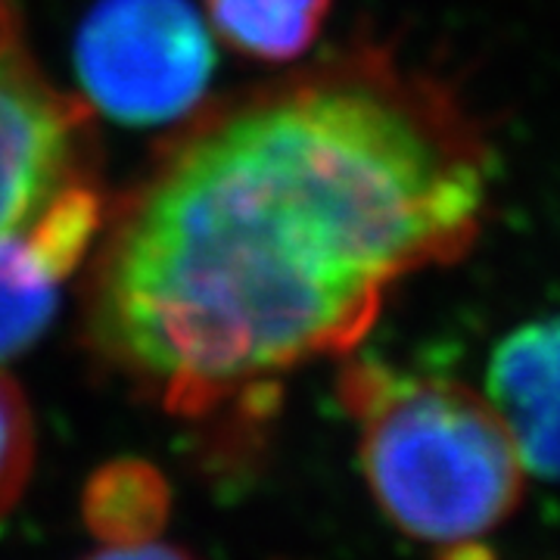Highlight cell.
I'll return each instance as SVG.
<instances>
[{"mask_svg": "<svg viewBox=\"0 0 560 560\" xmlns=\"http://www.w3.org/2000/svg\"><path fill=\"white\" fill-rule=\"evenodd\" d=\"M62 275L25 237L0 234V361L25 352L50 327Z\"/></svg>", "mask_w": 560, "mask_h": 560, "instance_id": "8", "label": "cell"}, {"mask_svg": "<svg viewBox=\"0 0 560 560\" xmlns=\"http://www.w3.org/2000/svg\"><path fill=\"white\" fill-rule=\"evenodd\" d=\"M88 560H197L184 548L160 545V541H140V545H106L103 551L91 555Z\"/></svg>", "mask_w": 560, "mask_h": 560, "instance_id": "10", "label": "cell"}, {"mask_svg": "<svg viewBox=\"0 0 560 560\" xmlns=\"http://www.w3.org/2000/svg\"><path fill=\"white\" fill-rule=\"evenodd\" d=\"M35 460V430L16 383L0 374V517L20 501Z\"/></svg>", "mask_w": 560, "mask_h": 560, "instance_id": "9", "label": "cell"}, {"mask_svg": "<svg viewBox=\"0 0 560 560\" xmlns=\"http://www.w3.org/2000/svg\"><path fill=\"white\" fill-rule=\"evenodd\" d=\"M486 140L448 88L368 50L178 147L103 256L97 349L175 415L352 352L396 280L477 241Z\"/></svg>", "mask_w": 560, "mask_h": 560, "instance_id": "1", "label": "cell"}, {"mask_svg": "<svg viewBox=\"0 0 560 560\" xmlns=\"http://www.w3.org/2000/svg\"><path fill=\"white\" fill-rule=\"evenodd\" d=\"M212 25L243 57L290 62L315 44L330 0H206Z\"/></svg>", "mask_w": 560, "mask_h": 560, "instance_id": "7", "label": "cell"}, {"mask_svg": "<svg viewBox=\"0 0 560 560\" xmlns=\"http://www.w3.org/2000/svg\"><path fill=\"white\" fill-rule=\"evenodd\" d=\"M168 511V482L150 460L138 458L103 464L81 495V514L88 529L106 545L153 541L165 529Z\"/></svg>", "mask_w": 560, "mask_h": 560, "instance_id": "6", "label": "cell"}, {"mask_svg": "<svg viewBox=\"0 0 560 560\" xmlns=\"http://www.w3.org/2000/svg\"><path fill=\"white\" fill-rule=\"evenodd\" d=\"M486 399L526 474L560 482V315L523 324L499 342L486 371Z\"/></svg>", "mask_w": 560, "mask_h": 560, "instance_id": "5", "label": "cell"}, {"mask_svg": "<svg viewBox=\"0 0 560 560\" xmlns=\"http://www.w3.org/2000/svg\"><path fill=\"white\" fill-rule=\"evenodd\" d=\"M84 116L0 40V234L35 219L62 184Z\"/></svg>", "mask_w": 560, "mask_h": 560, "instance_id": "4", "label": "cell"}, {"mask_svg": "<svg viewBox=\"0 0 560 560\" xmlns=\"http://www.w3.org/2000/svg\"><path fill=\"white\" fill-rule=\"evenodd\" d=\"M445 560H495L492 558V551H486L482 545L477 541H464V545H452L448 548V555Z\"/></svg>", "mask_w": 560, "mask_h": 560, "instance_id": "11", "label": "cell"}, {"mask_svg": "<svg viewBox=\"0 0 560 560\" xmlns=\"http://www.w3.org/2000/svg\"><path fill=\"white\" fill-rule=\"evenodd\" d=\"M381 511L405 536L477 541L526 492V467L492 401L458 381L352 359L337 381Z\"/></svg>", "mask_w": 560, "mask_h": 560, "instance_id": "2", "label": "cell"}, {"mask_svg": "<svg viewBox=\"0 0 560 560\" xmlns=\"http://www.w3.org/2000/svg\"><path fill=\"white\" fill-rule=\"evenodd\" d=\"M215 50L190 0H101L75 38L88 101L121 125H162L202 101Z\"/></svg>", "mask_w": 560, "mask_h": 560, "instance_id": "3", "label": "cell"}]
</instances>
